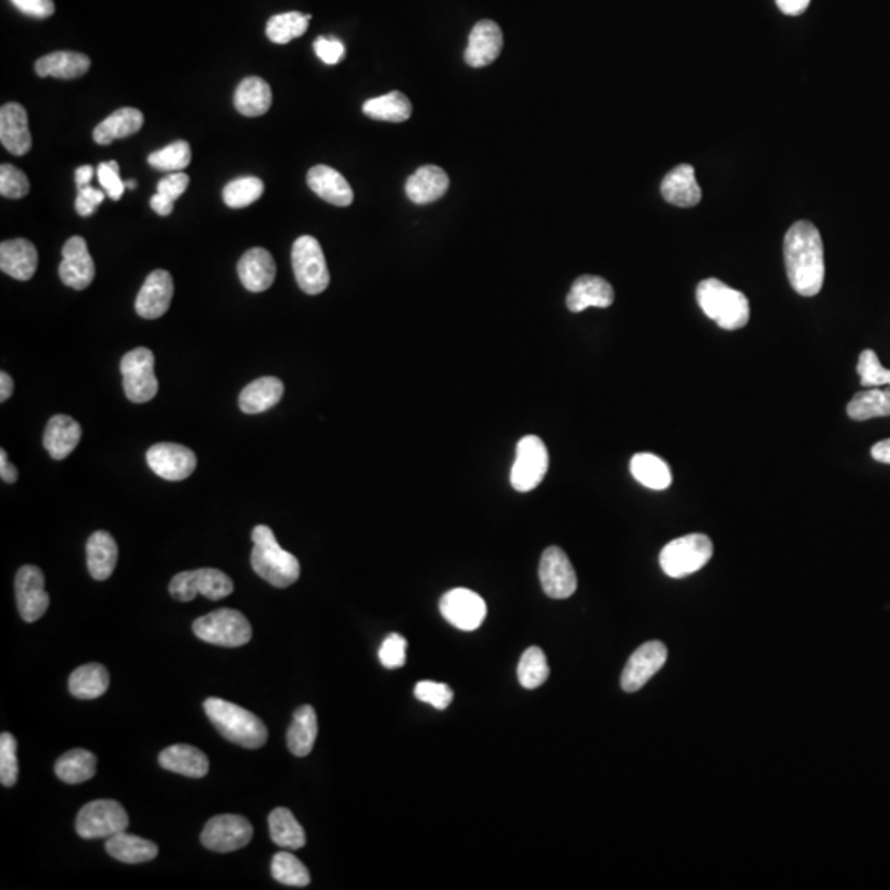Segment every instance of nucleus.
<instances>
[{
	"label": "nucleus",
	"instance_id": "obj_1",
	"mask_svg": "<svg viewBox=\"0 0 890 890\" xmlns=\"http://www.w3.org/2000/svg\"><path fill=\"white\" fill-rule=\"evenodd\" d=\"M783 256L795 292L803 297L820 294L825 282V248L818 228L810 221H797L785 235Z\"/></svg>",
	"mask_w": 890,
	"mask_h": 890
},
{
	"label": "nucleus",
	"instance_id": "obj_2",
	"mask_svg": "<svg viewBox=\"0 0 890 890\" xmlns=\"http://www.w3.org/2000/svg\"><path fill=\"white\" fill-rule=\"evenodd\" d=\"M211 724L226 741L244 749H259L267 742V727L256 714L225 699L208 698L203 703Z\"/></svg>",
	"mask_w": 890,
	"mask_h": 890
},
{
	"label": "nucleus",
	"instance_id": "obj_3",
	"mask_svg": "<svg viewBox=\"0 0 890 890\" xmlns=\"http://www.w3.org/2000/svg\"><path fill=\"white\" fill-rule=\"evenodd\" d=\"M254 548L251 566L259 577L277 589H286L300 576L299 559L282 549L269 526L258 525L251 534Z\"/></svg>",
	"mask_w": 890,
	"mask_h": 890
},
{
	"label": "nucleus",
	"instance_id": "obj_4",
	"mask_svg": "<svg viewBox=\"0 0 890 890\" xmlns=\"http://www.w3.org/2000/svg\"><path fill=\"white\" fill-rule=\"evenodd\" d=\"M696 299L704 314L724 330H739L750 319V305L741 291L719 279H704L696 289Z\"/></svg>",
	"mask_w": 890,
	"mask_h": 890
},
{
	"label": "nucleus",
	"instance_id": "obj_5",
	"mask_svg": "<svg viewBox=\"0 0 890 890\" xmlns=\"http://www.w3.org/2000/svg\"><path fill=\"white\" fill-rule=\"evenodd\" d=\"M714 546L706 534H686L661 549L660 566L673 579L691 576L711 561Z\"/></svg>",
	"mask_w": 890,
	"mask_h": 890
},
{
	"label": "nucleus",
	"instance_id": "obj_6",
	"mask_svg": "<svg viewBox=\"0 0 890 890\" xmlns=\"http://www.w3.org/2000/svg\"><path fill=\"white\" fill-rule=\"evenodd\" d=\"M193 633L211 645L238 648L251 642L253 627L238 610L218 609L195 620Z\"/></svg>",
	"mask_w": 890,
	"mask_h": 890
},
{
	"label": "nucleus",
	"instance_id": "obj_7",
	"mask_svg": "<svg viewBox=\"0 0 890 890\" xmlns=\"http://www.w3.org/2000/svg\"><path fill=\"white\" fill-rule=\"evenodd\" d=\"M292 267L300 289L317 296L327 291L330 272L319 241L314 236H300L292 246Z\"/></svg>",
	"mask_w": 890,
	"mask_h": 890
},
{
	"label": "nucleus",
	"instance_id": "obj_8",
	"mask_svg": "<svg viewBox=\"0 0 890 890\" xmlns=\"http://www.w3.org/2000/svg\"><path fill=\"white\" fill-rule=\"evenodd\" d=\"M170 595L178 602H190L198 594L210 600H221L233 594L235 584L225 572L213 567L180 572L170 581Z\"/></svg>",
	"mask_w": 890,
	"mask_h": 890
},
{
	"label": "nucleus",
	"instance_id": "obj_9",
	"mask_svg": "<svg viewBox=\"0 0 890 890\" xmlns=\"http://www.w3.org/2000/svg\"><path fill=\"white\" fill-rule=\"evenodd\" d=\"M154 365V353L149 348H134L122 356V386L131 403H149L155 398L159 381L155 378Z\"/></svg>",
	"mask_w": 890,
	"mask_h": 890
},
{
	"label": "nucleus",
	"instance_id": "obj_10",
	"mask_svg": "<svg viewBox=\"0 0 890 890\" xmlns=\"http://www.w3.org/2000/svg\"><path fill=\"white\" fill-rule=\"evenodd\" d=\"M129 826L124 806L114 800H96L81 808L76 818V833L81 838H109Z\"/></svg>",
	"mask_w": 890,
	"mask_h": 890
},
{
	"label": "nucleus",
	"instance_id": "obj_11",
	"mask_svg": "<svg viewBox=\"0 0 890 890\" xmlns=\"http://www.w3.org/2000/svg\"><path fill=\"white\" fill-rule=\"evenodd\" d=\"M549 454L538 436H526L516 445L515 464L511 467V485L518 492H531L548 474Z\"/></svg>",
	"mask_w": 890,
	"mask_h": 890
},
{
	"label": "nucleus",
	"instance_id": "obj_12",
	"mask_svg": "<svg viewBox=\"0 0 890 890\" xmlns=\"http://www.w3.org/2000/svg\"><path fill=\"white\" fill-rule=\"evenodd\" d=\"M442 617L462 632H474L487 617V604L477 592L457 587L445 592L439 602Z\"/></svg>",
	"mask_w": 890,
	"mask_h": 890
},
{
	"label": "nucleus",
	"instance_id": "obj_13",
	"mask_svg": "<svg viewBox=\"0 0 890 890\" xmlns=\"http://www.w3.org/2000/svg\"><path fill=\"white\" fill-rule=\"evenodd\" d=\"M253 834V825L244 816L218 815L205 826L202 843L215 853H231L248 846Z\"/></svg>",
	"mask_w": 890,
	"mask_h": 890
},
{
	"label": "nucleus",
	"instance_id": "obj_14",
	"mask_svg": "<svg viewBox=\"0 0 890 890\" xmlns=\"http://www.w3.org/2000/svg\"><path fill=\"white\" fill-rule=\"evenodd\" d=\"M147 464L160 478L182 482L197 469V455L185 445L160 442L147 450Z\"/></svg>",
	"mask_w": 890,
	"mask_h": 890
},
{
	"label": "nucleus",
	"instance_id": "obj_15",
	"mask_svg": "<svg viewBox=\"0 0 890 890\" xmlns=\"http://www.w3.org/2000/svg\"><path fill=\"white\" fill-rule=\"evenodd\" d=\"M539 581L551 599H567L577 589V576L567 554L558 546L544 551L539 563Z\"/></svg>",
	"mask_w": 890,
	"mask_h": 890
},
{
	"label": "nucleus",
	"instance_id": "obj_16",
	"mask_svg": "<svg viewBox=\"0 0 890 890\" xmlns=\"http://www.w3.org/2000/svg\"><path fill=\"white\" fill-rule=\"evenodd\" d=\"M15 597L20 617L33 623L42 619L50 605V597L45 591V576L37 566L20 567L15 577Z\"/></svg>",
	"mask_w": 890,
	"mask_h": 890
},
{
	"label": "nucleus",
	"instance_id": "obj_17",
	"mask_svg": "<svg viewBox=\"0 0 890 890\" xmlns=\"http://www.w3.org/2000/svg\"><path fill=\"white\" fill-rule=\"evenodd\" d=\"M668 658V650L661 642L643 643L637 652L628 658L627 665L623 668V691L635 693L642 689L653 676L663 668Z\"/></svg>",
	"mask_w": 890,
	"mask_h": 890
},
{
	"label": "nucleus",
	"instance_id": "obj_18",
	"mask_svg": "<svg viewBox=\"0 0 890 890\" xmlns=\"http://www.w3.org/2000/svg\"><path fill=\"white\" fill-rule=\"evenodd\" d=\"M63 261L58 267V274L65 286L75 291H85L91 286L96 274L93 258L88 251L85 238L73 236L63 246Z\"/></svg>",
	"mask_w": 890,
	"mask_h": 890
},
{
	"label": "nucleus",
	"instance_id": "obj_19",
	"mask_svg": "<svg viewBox=\"0 0 890 890\" xmlns=\"http://www.w3.org/2000/svg\"><path fill=\"white\" fill-rule=\"evenodd\" d=\"M174 297V279L164 269L150 272L136 299V312L147 320L159 319Z\"/></svg>",
	"mask_w": 890,
	"mask_h": 890
},
{
	"label": "nucleus",
	"instance_id": "obj_20",
	"mask_svg": "<svg viewBox=\"0 0 890 890\" xmlns=\"http://www.w3.org/2000/svg\"><path fill=\"white\" fill-rule=\"evenodd\" d=\"M503 32L493 20H480L469 37V47L465 50V63L472 68L492 65L502 53Z\"/></svg>",
	"mask_w": 890,
	"mask_h": 890
},
{
	"label": "nucleus",
	"instance_id": "obj_21",
	"mask_svg": "<svg viewBox=\"0 0 890 890\" xmlns=\"http://www.w3.org/2000/svg\"><path fill=\"white\" fill-rule=\"evenodd\" d=\"M0 142L14 155H25L32 149L29 114L22 104L7 103L0 109Z\"/></svg>",
	"mask_w": 890,
	"mask_h": 890
},
{
	"label": "nucleus",
	"instance_id": "obj_22",
	"mask_svg": "<svg viewBox=\"0 0 890 890\" xmlns=\"http://www.w3.org/2000/svg\"><path fill=\"white\" fill-rule=\"evenodd\" d=\"M276 261L264 248H251L238 263L239 281L249 292H264L276 279Z\"/></svg>",
	"mask_w": 890,
	"mask_h": 890
},
{
	"label": "nucleus",
	"instance_id": "obj_23",
	"mask_svg": "<svg viewBox=\"0 0 890 890\" xmlns=\"http://www.w3.org/2000/svg\"><path fill=\"white\" fill-rule=\"evenodd\" d=\"M310 190L335 207H350L353 203L352 187L340 172L328 165H315L307 174Z\"/></svg>",
	"mask_w": 890,
	"mask_h": 890
},
{
	"label": "nucleus",
	"instance_id": "obj_24",
	"mask_svg": "<svg viewBox=\"0 0 890 890\" xmlns=\"http://www.w3.org/2000/svg\"><path fill=\"white\" fill-rule=\"evenodd\" d=\"M614 289L609 282L599 276H581L572 284L571 292L567 294V309L579 314L589 307L605 309L614 304Z\"/></svg>",
	"mask_w": 890,
	"mask_h": 890
},
{
	"label": "nucleus",
	"instance_id": "obj_25",
	"mask_svg": "<svg viewBox=\"0 0 890 890\" xmlns=\"http://www.w3.org/2000/svg\"><path fill=\"white\" fill-rule=\"evenodd\" d=\"M37 248L29 239H9L0 244V269L17 281H29L37 271Z\"/></svg>",
	"mask_w": 890,
	"mask_h": 890
},
{
	"label": "nucleus",
	"instance_id": "obj_26",
	"mask_svg": "<svg viewBox=\"0 0 890 890\" xmlns=\"http://www.w3.org/2000/svg\"><path fill=\"white\" fill-rule=\"evenodd\" d=\"M661 195L675 207H696L701 202L703 193L696 180L693 165L681 164L671 170L661 182Z\"/></svg>",
	"mask_w": 890,
	"mask_h": 890
},
{
	"label": "nucleus",
	"instance_id": "obj_27",
	"mask_svg": "<svg viewBox=\"0 0 890 890\" xmlns=\"http://www.w3.org/2000/svg\"><path fill=\"white\" fill-rule=\"evenodd\" d=\"M449 175L437 165H424L406 182V195L416 205H429L444 197L449 190Z\"/></svg>",
	"mask_w": 890,
	"mask_h": 890
},
{
	"label": "nucleus",
	"instance_id": "obj_28",
	"mask_svg": "<svg viewBox=\"0 0 890 890\" xmlns=\"http://www.w3.org/2000/svg\"><path fill=\"white\" fill-rule=\"evenodd\" d=\"M159 764L162 769L188 778H203L210 770V762L205 752L187 744L172 745L162 750Z\"/></svg>",
	"mask_w": 890,
	"mask_h": 890
},
{
	"label": "nucleus",
	"instance_id": "obj_29",
	"mask_svg": "<svg viewBox=\"0 0 890 890\" xmlns=\"http://www.w3.org/2000/svg\"><path fill=\"white\" fill-rule=\"evenodd\" d=\"M81 426L73 417L57 414L48 421L43 445L52 459L65 460L81 441Z\"/></svg>",
	"mask_w": 890,
	"mask_h": 890
},
{
	"label": "nucleus",
	"instance_id": "obj_30",
	"mask_svg": "<svg viewBox=\"0 0 890 890\" xmlns=\"http://www.w3.org/2000/svg\"><path fill=\"white\" fill-rule=\"evenodd\" d=\"M88 554V571L96 581H106L113 576L118 564V544L108 531H96L91 534L86 544Z\"/></svg>",
	"mask_w": 890,
	"mask_h": 890
},
{
	"label": "nucleus",
	"instance_id": "obj_31",
	"mask_svg": "<svg viewBox=\"0 0 890 890\" xmlns=\"http://www.w3.org/2000/svg\"><path fill=\"white\" fill-rule=\"evenodd\" d=\"M284 396V383L276 376H264L249 383L239 394V409L244 414H261L274 408Z\"/></svg>",
	"mask_w": 890,
	"mask_h": 890
},
{
	"label": "nucleus",
	"instance_id": "obj_32",
	"mask_svg": "<svg viewBox=\"0 0 890 890\" xmlns=\"http://www.w3.org/2000/svg\"><path fill=\"white\" fill-rule=\"evenodd\" d=\"M144 114L139 109L122 108L96 126L93 139L99 146H108L116 139H126L141 131Z\"/></svg>",
	"mask_w": 890,
	"mask_h": 890
},
{
	"label": "nucleus",
	"instance_id": "obj_33",
	"mask_svg": "<svg viewBox=\"0 0 890 890\" xmlns=\"http://www.w3.org/2000/svg\"><path fill=\"white\" fill-rule=\"evenodd\" d=\"M271 86L259 76H249L239 83L235 91V108L246 118H258L271 109Z\"/></svg>",
	"mask_w": 890,
	"mask_h": 890
},
{
	"label": "nucleus",
	"instance_id": "obj_34",
	"mask_svg": "<svg viewBox=\"0 0 890 890\" xmlns=\"http://www.w3.org/2000/svg\"><path fill=\"white\" fill-rule=\"evenodd\" d=\"M91 60L83 53L55 52L35 63V71L40 78H60V80H76L88 73Z\"/></svg>",
	"mask_w": 890,
	"mask_h": 890
},
{
	"label": "nucleus",
	"instance_id": "obj_35",
	"mask_svg": "<svg viewBox=\"0 0 890 890\" xmlns=\"http://www.w3.org/2000/svg\"><path fill=\"white\" fill-rule=\"evenodd\" d=\"M319 734V721L315 709L309 704L300 706L294 712L289 731H287V747L296 757H305L314 749Z\"/></svg>",
	"mask_w": 890,
	"mask_h": 890
},
{
	"label": "nucleus",
	"instance_id": "obj_36",
	"mask_svg": "<svg viewBox=\"0 0 890 890\" xmlns=\"http://www.w3.org/2000/svg\"><path fill=\"white\" fill-rule=\"evenodd\" d=\"M106 851L111 858L126 862V864L149 862L157 858V854H159L157 844L152 843L149 839L126 833V831L109 836Z\"/></svg>",
	"mask_w": 890,
	"mask_h": 890
},
{
	"label": "nucleus",
	"instance_id": "obj_37",
	"mask_svg": "<svg viewBox=\"0 0 890 890\" xmlns=\"http://www.w3.org/2000/svg\"><path fill=\"white\" fill-rule=\"evenodd\" d=\"M630 472L638 483L652 490H666L673 482L670 465L653 454H635L630 460Z\"/></svg>",
	"mask_w": 890,
	"mask_h": 890
},
{
	"label": "nucleus",
	"instance_id": "obj_38",
	"mask_svg": "<svg viewBox=\"0 0 890 890\" xmlns=\"http://www.w3.org/2000/svg\"><path fill=\"white\" fill-rule=\"evenodd\" d=\"M109 671L106 666L99 663H89L83 665L78 670L73 671L68 681L70 693L78 699H96L103 696L108 691Z\"/></svg>",
	"mask_w": 890,
	"mask_h": 890
},
{
	"label": "nucleus",
	"instance_id": "obj_39",
	"mask_svg": "<svg viewBox=\"0 0 890 890\" xmlns=\"http://www.w3.org/2000/svg\"><path fill=\"white\" fill-rule=\"evenodd\" d=\"M96 769H98L96 755L85 749L68 750L66 754L61 755L55 765L57 777L61 782L70 785L88 782L96 775Z\"/></svg>",
	"mask_w": 890,
	"mask_h": 890
},
{
	"label": "nucleus",
	"instance_id": "obj_40",
	"mask_svg": "<svg viewBox=\"0 0 890 890\" xmlns=\"http://www.w3.org/2000/svg\"><path fill=\"white\" fill-rule=\"evenodd\" d=\"M363 113L375 121L404 122L413 114V104L408 96L399 91H391L385 96L371 98L363 104Z\"/></svg>",
	"mask_w": 890,
	"mask_h": 890
},
{
	"label": "nucleus",
	"instance_id": "obj_41",
	"mask_svg": "<svg viewBox=\"0 0 890 890\" xmlns=\"http://www.w3.org/2000/svg\"><path fill=\"white\" fill-rule=\"evenodd\" d=\"M269 834L274 844L284 849L304 848L305 831L297 821L296 816L292 815L291 810L287 808H276L269 815Z\"/></svg>",
	"mask_w": 890,
	"mask_h": 890
},
{
	"label": "nucleus",
	"instance_id": "obj_42",
	"mask_svg": "<svg viewBox=\"0 0 890 890\" xmlns=\"http://www.w3.org/2000/svg\"><path fill=\"white\" fill-rule=\"evenodd\" d=\"M848 416L854 421L890 416V386L886 389L871 388L856 394L848 404Z\"/></svg>",
	"mask_w": 890,
	"mask_h": 890
},
{
	"label": "nucleus",
	"instance_id": "obj_43",
	"mask_svg": "<svg viewBox=\"0 0 890 890\" xmlns=\"http://www.w3.org/2000/svg\"><path fill=\"white\" fill-rule=\"evenodd\" d=\"M310 19H312V15H304L300 12L274 15L267 22V38L277 45H286L294 38L302 37L307 32Z\"/></svg>",
	"mask_w": 890,
	"mask_h": 890
},
{
	"label": "nucleus",
	"instance_id": "obj_44",
	"mask_svg": "<svg viewBox=\"0 0 890 890\" xmlns=\"http://www.w3.org/2000/svg\"><path fill=\"white\" fill-rule=\"evenodd\" d=\"M548 660L539 647H530L521 655L518 663V681L526 689H536L548 681Z\"/></svg>",
	"mask_w": 890,
	"mask_h": 890
},
{
	"label": "nucleus",
	"instance_id": "obj_45",
	"mask_svg": "<svg viewBox=\"0 0 890 890\" xmlns=\"http://www.w3.org/2000/svg\"><path fill=\"white\" fill-rule=\"evenodd\" d=\"M271 872L272 877L284 886L307 887L310 884L309 869L304 866V862L299 861L294 854L286 853V851L274 856Z\"/></svg>",
	"mask_w": 890,
	"mask_h": 890
},
{
	"label": "nucleus",
	"instance_id": "obj_46",
	"mask_svg": "<svg viewBox=\"0 0 890 890\" xmlns=\"http://www.w3.org/2000/svg\"><path fill=\"white\" fill-rule=\"evenodd\" d=\"M264 183L258 177H241L236 178L233 182L226 185L223 190V202L226 207L230 208H246L258 202L263 197Z\"/></svg>",
	"mask_w": 890,
	"mask_h": 890
},
{
	"label": "nucleus",
	"instance_id": "obj_47",
	"mask_svg": "<svg viewBox=\"0 0 890 890\" xmlns=\"http://www.w3.org/2000/svg\"><path fill=\"white\" fill-rule=\"evenodd\" d=\"M150 167L160 172H182L192 162V149L187 141L172 142L147 157Z\"/></svg>",
	"mask_w": 890,
	"mask_h": 890
},
{
	"label": "nucleus",
	"instance_id": "obj_48",
	"mask_svg": "<svg viewBox=\"0 0 890 890\" xmlns=\"http://www.w3.org/2000/svg\"><path fill=\"white\" fill-rule=\"evenodd\" d=\"M19 778V760H17V741L10 732L0 736V782L4 787H14Z\"/></svg>",
	"mask_w": 890,
	"mask_h": 890
},
{
	"label": "nucleus",
	"instance_id": "obj_49",
	"mask_svg": "<svg viewBox=\"0 0 890 890\" xmlns=\"http://www.w3.org/2000/svg\"><path fill=\"white\" fill-rule=\"evenodd\" d=\"M858 373L861 376V385L864 388H879L890 386V370L881 365L876 353L872 350H864L858 363Z\"/></svg>",
	"mask_w": 890,
	"mask_h": 890
},
{
	"label": "nucleus",
	"instance_id": "obj_50",
	"mask_svg": "<svg viewBox=\"0 0 890 890\" xmlns=\"http://www.w3.org/2000/svg\"><path fill=\"white\" fill-rule=\"evenodd\" d=\"M30 183L27 175L14 165L0 167V195L10 200H19L29 195Z\"/></svg>",
	"mask_w": 890,
	"mask_h": 890
},
{
	"label": "nucleus",
	"instance_id": "obj_51",
	"mask_svg": "<svg viewBox=\"0 0 890 890\" xmlns=\"http://www.w3.org/2000/svg\"><path fill=\"white\" fill-rule=\"evenodd\" d=\"M414 694L421 703L431 704L432 708L439 711L449 708L454 699V691L450 686L436 681H419L414 688Z\"/></svg>",
	"mask_w": 890,
	"mask_h": 890
},
{
	"label": "nucleus",
	"instance_id": "obj_52",
	"mask_svg": "<svg viewBox=\"0 0 890 890\" xmlns=\"http://www.w3.org/2000/svg\"><path fill=\"white\" fill-rule=\"evenodd\" d=\"M406 652H408V640L399 633H391L385 638V642L381 643L378 656L385 668L398 670L406 665Z\"/></svg>",
	"mask_w": 890,
	"mask_h": 890
},
{
	"label": "nucleus",
	"instance_id": "obj_53",
	"mask_svg": "<svg viewBox=\"0 0 890 890\" xmlns=\"http://www.w3.org/2000/svg\"><path fill=\"white\" fill-rule=\"evenodd\" d=\"M96 174H98L99 183L104 188L106 195L114 202L121 200L122 193L126 192V183L122 182L121 175H119L118 162L111 160V162L99 164Z\"/></svg>",
	"mask_w": 890,
	"mask_h": 890
},
{
	"label": "nucleus",
	"instance_id": "obj_54",
	"mask_svg": "<svg viewBox=\"0 0 890 890\" xmlns=\"http://www.w3.org/2000/svg\"><path fill=\"white\" fill-rule=\"evenodd\" d=\"M314 50L325 65H338L345 58V45L338 38L319 37L315 40Z\"/></svg>",
	"mask_w": 890,
	"mask_h": 890
},
{
	"label": "nucleus",
	"instance_id": "obj_55",
	"mask_svg": "<svg viewBox=\"0 0 890 890\" xmlns=\"http://www.w3.org/2000/svg\"><path fill=\"white\" fill-rule=\"evenodd\" d=\"M188 183H190V178H188L187 174H183V172H174V174L162 178V180L157 183V193H160V195H164L165 198H169V200L175 202V200H178V198L182 197L183 193H185V190L188 188Z\"/></svg>",
	"mask_w": 890,
	"mask_h": 890
},
{
	"label": "nucleus",
	"instance_id": "obj_56",
	"mask_svg": "<svg viewBox=\"0 0 890 890\" xmlns=\"http://www.w3.org/2000/svg\"><path fill=\"white\" fill-rule=\"evenodd\" d=\"M104 197H106V192H99L96 188L93 187H85L78 190V197H76V213L80 216H88L93 215L94 211L98 210L99 205L103 203Z\"/></svg>",
	"mask_w": 890,
	"mask_h": 890
},
{
	"label": "nucleus",
	"instance_id": "obj_57",
	"mask_svg": "<svg viewBox=\"0 0 890 890\" xmlns=\"http://www.w3.org/2000/svg\"><path fill=\"white\" fill-rule=\"evenodd\" d=\"M10 2L14 4L15 9L33 19H47L55 14L53 0H10Z\"/></svg>",
	"mask_w": 890,
	"mask_h": 890
},
{
	"label": "nucleus",
	"instance_id": "obj_58",
	"mask_svg": "<svg viewBox=\"0 0 890 890\" xmlns=\"http://www.w3.org/2000/svg\"><path fill=\"white\" fill-rule=\"evenodd\" d=\"M775 2H777L778 9L782 10L783 14L797 17V15L803 14L808 9L811 0H775Z\"/></svg>",
	"mask_w": 890,
	"mask_h": 890
},
{
	"label": "nucleus",
	"instance_id": "obj_59",
	"mask_svg": "<svg viewBox=\"0 0 890 890\" xmlns=\"http://www.w3.org/2000/svg\"><path fill=\"white\" fill-rule=\"evenodd\" d=\"M0 477L5 483H15L19 478V470L7 460V452L0 450Z\"/></svg>",
	"mask_w": 890,
	"mask_h": 890
},
{
	"label": "nucleus",
	"instance_id": "obj_60",
	"mask_svg": "<svg viewBox=\"0 0 890 890\" xmlns=\"http://www.w3.org/2000/svg\"><path fill=\"white\" fill-rule=\"evenodd\" d=\"M150 208L160 216H169L172 215V211H174V202L169 200V198H165L164 195H160V193H155L154 197L150 198Z\"/></svg>",
	"mask_w": 890,
	"mask_h": 890
},
{
	"label": "nucleus",
	"instance_id": "obj_61",
	"mask_svg": "<svg viewBox=\"0 0 890 890\" xmlns=\"http://www.w3.org/2000/svg\"><path fill=\"white\" fill-rule=\"evenodd\" d=\"M872 457L882 464H890V439L877 442L871 450Z\"/></svg>",
	"mask_w": 890,
	"mask_h": 890
},
{
	"label": "nucleus",
	"instance_id": "obj_62",
	"mask_svg": "<svg viewBox=\"0 0 890 890\" xmlns=\"http://www.w3.org/2000/svg\"><path fill=\"white\" fill-rule=\"evenodd\" d=\"M12 393H14V380H12V376L9 373L2 371L0 373V401L5 403L12 396Z\"/></svg>",
	"mask_w": 890,
	"mask_h": 890
},
{
	"label": "nucleus",
	"instance_id": "obj_63",
	"mask_svg": "<svg viewBox=\"0 0 890 890\" xmlns=\"http://www.w3.org/2000/svg\"><path fill=\"white\" fill-rule=\"evenodd\" d=\"M94 169L91 165H83L80 169L75 172V182L76 188L81 190V188L88 187L89 182H91V178H93Z\"/></svg>",
	"mask_w": 890,
	"mask_h": 890
},
{
	"label": "nucleus",
	"instance_id": "obj_64",
	"mask_svg": "<svg viewBox=\"0 0 890 890\" xmlns=\"http://www.w3.org/2000/svg\"><path fill=\"white\" fill-rule=\"evenodd\" d=\"M126 188H136V182L129 180V182H126Z\"/></svg>",
	"mask_w": 890,
	"mask_h": 890
}]
</instances>
